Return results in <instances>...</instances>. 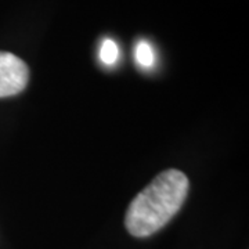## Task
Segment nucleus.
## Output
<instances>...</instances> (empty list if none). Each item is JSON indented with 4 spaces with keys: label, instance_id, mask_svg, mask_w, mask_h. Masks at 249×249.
<instances>
[{
    "label": "nucleus",
    "instance_id": "2",
    "mask_svg": "<svg viewBox=\"0 0 249 249\" xmlns=\"http://www.w3.org/2000/svg\"><path fill=\"white\" fill-rule=\"evenodd\" d=\"M29 68L16 54L0 52V98L11 97L27 88Z\"/></svg>",
    "mask_w": 249,
    "mask_h": 249
},
{
    "label": "nucleus",
    "instance_id": "1",
    "mask_svg": "<svg viewBox=\"0 0 249 249\" xmlns=\"http://www.w3.org/2000/svg\"><path fill=\"white\" fill-rule=\"evenodd\" d=\"M190 181L178 169L160 173L129 205L124 224L133 237L144 238L160 231L178 213L188 194Z\"/></svg>",
    "mask_w": 249,
    "mask_h": 249
},
{
    "label": "nucleus",
    "instance_id": "3",
    "mask_svg": "<svg viewBox=\"0 0 249 249\" xmlns=\"http://www.w3.org/2000/svg\"><path fill=\"white\" fill-rule=\"evenodd\" d=\"M134 60L142 68H152L155 64V53L147 40H140L134 47Z\"/></svg>",
    "mask_w": 249,
    "mask_h": 249
},
{
    "label": "nucleus",
    "instance_id": "4",
    "mask_svg": "<svg viewBox=\"0 0 249 249\" xmlns=\"http://www.w3.org/2000/svg\"><path fill=\"white\" fill-rule=\"evenodd\" d=\"M98 57H100V61L103 62L104 65H107V67L114 65L118 61V58H119V47L116 45L115 40H112L109 37H106L101 42Z\"/></svg>",
    "mask_w": 249,
    "mask_h": 249
}]
</instances>
